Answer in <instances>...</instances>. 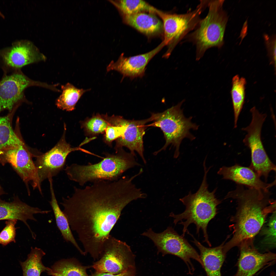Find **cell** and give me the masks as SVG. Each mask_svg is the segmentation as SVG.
<instances>
[{"instance_id":"6da1fadb","label":"cell","mask_w":276,"mask_h":276,"mask_svg":"<svg viewBox=\"0 0 276 276\" xmlns=\"http://www.w3.org/2000/svg\"><path fill=\"white\" fill-rule=\"evenodd\" d=\"M132 177L101 180L84 188L74 187L72 195L60 204L71 229L77 234L85 254L99 259L104 243L123 209L131 201L142 199L140 188Z\"/></svg>"},{"instance_id":"7a4b0ae2","label":"cell","mask_w":276,"mask_h":276,"mask_svg":"<svg viewBox=\"0 0 276 276\" xmlns=\"http://www.w3.org/2000/svg\"><path fill=\"white\" fill-rule=\"evenodd\" d=\"M269 190L248 187L238 185L225 198L236 200L237 207L232 219L233 236L224 245L228 252L242 242L253 240L264 224L268 215L276 211V202L271 198Z\"/></svg>"},{"instance_id":"3957f363","label":"cell","mask_w":276,"mask_h":276,"mask_svg":"<svg viewBox=\"0 0 276 276\" xmlns=\"http://www.w3.org/2000/svg\"><path fill=\"white\" fill-rule=\"evenodd\" d=\"M204 175L201 184L198 190L195 193L190 192L188 194L180 199L186 207L182 213L176 214L172 212L169 216L174 219L175 225L178 222L183 226L182 234L184 237L189 225L194 223L196 226V233L199 235L200 230L202 231L204 238V242L210 247L211 244L209 240L207 232L208 225L209 222L213 219L217 213V206L221 201L216 197V188L212 191L208 190L207 182V175L209 168L207 169L205 163H203Z\"/></svg>"},{"instance_id":"277c9868","label":"cell","mask_w":276,"mask_h":276,"mask_svg":"<svg viewBox=\"0 0 276 276\" xmlns=\"http://www.w3.org/2000/svg\"><path fill=\"white\" fill-rule=\"evenodd\" d=\"M116 153H105V157L98 163L85 165L72 164L66 167L65 172L70 180L83 186L89 182L117 180L128 170L142 166L136 159V156L130 152L121 148Z\"/></svg>"},{"instance_id":"5b68a950","label":"cell","mask_w":276,"mask_h":276,"mask_svg":"<svg viewBox=\"0 0 276 276\" xmlns=\"http://www.w3.org/2000/svg\"><path fill=\"white\" fill-rule=\"evenodd\" d=\"M224 1L209 0L207 15L200 20L195 30L187 36V40L196 46V61L202 58L208 49L219 48L223 45L228 19L222 9Z\"/></svg>"},{"instance_id":"8992f818","label":"cell","mask_w":276,"mask_h":276,"mask_svg":"<svg viewBox=\"0 0 276 276\" xmlns=\"http://www.w3.org/2000/svg\"><path fill=\"white\" fill-rule=\"evenodd\" d=\"M184 99L176 105L160 113H152L150 117L152 123L147 126L159 128L162 131L165 140L164 146L154 154L157 155L166 150L171 145L175 148L174 157L177 158L179 154V147L183 140L187 138L191 141L195 137L190 132L191 129L197 130L199 126L191 121L192 117L186 118L181 108L185 101Z\"/></svg>"},{"instance_id":"52a82bcc","label":"cell","mask_w":276,"mask_h":276,"mask_svg":"<svg viewBox=\"0 0 276 276\" xmlns=\"http://www.w3.org/2000/svg\"><path fill=\"white\" fill-rule=\"evenodd\" d=\"M208 1L200 0L194 10L183 14L168 13L158 10L156 14L162 21L164 40L169 47L163 57L168 59L174 48L190 31L195 29L201 19L200 16L208 7Z\"/></svg>"},{"instance_id":"ba28073f","label":"cell","mask_w":276,"mask_h":276,"mask_svg":"<svg viewBox=\"0 0 276 276\" xmlns=\"http://www.w3.org/2000/svg\"><path fill=\"white\" fill-rule=\"evenodd\" d=\"M250 111L252 115L251 122L242 129L247 133L243 142L250 150L251 162L249 167L260 177H263L266 181L270 173L276 171L275 165L268 155L261 138L262 128L267 115L260 112L255 107Z\"/></svg>"},{"instance_id":"9c48e42d","label":"cell","mask_w":276,"mask_h":276,"mask_svg":"<svg viewBox=\"0 0 276 276\" xmlns=\"http://www.w3.org/2000/svg\"><path fill=\"white\" fill-rule=\"evenodd\" d=\"M141 235L151 240L158 252L164 255H172L181 258L186 265L190 274H192L195 270L191 259L197 261L203 267L199 254L184 237L180 235L172 227H168L159 233L155 232L150 228Z\"/></svg>"},{"instance_id":"30bf717a","label":"cell","mask_w":276,"mask_h":276,"mask_svg":"<svg viewBox=\"0 0 276 276\" xmlns=\"http://www.w3.org/2000/svg\"><path fill=\"white\" fill-rule=\"evenodd\" d=\"M99 258L90 266L97 272L117 274L135 268L134 255L130 246L111 235L104 243Z\"/></svg>"},{"instance_id":"8fae6325","label":"cell","mask_w":276,"mask_h":276,"mask_svg":"<svg viewBox=\"0 0 276 276\" xmlns=\"http://www.w3.org/2000/svg\"><path fill=\"white\" fill-rule=\"evenodd\" d=\"M35 86L51 87V85L30 79L21 70L4 73L0 80V111L5 109L10 111L16 105L26 101L25 90Z\"/></svg>"},{"instance_id":"7c38bea8","label":"cell","mask_w":276,"mask_h":276,"mask_svg":"<svg viewBox=\"0 0 276 276\" xmlns=\"http://www.w3.org/2000/svg\"><path fill=\"white\" fill-rule=\"evenodd\" d=\"M66 128L61 139L57 144L46 152L34 155V162L40 182L56 175L63 168L68 155L71 152L80 151L91 154V153L78 147H72L65 140Z\"/></svg>"},{"instance_id":"4fadbf2b","label":"cell","mask_w":276,"mask_h":276,"mask_svg":"<svg viewBox=\"0 0 276 276\" xmlns=\"http://www.w3.org/2000/svg\"><path fill=\"white\" fill-rule=\"evenodd\" d=\"M34 155L24 143L5 151L1 157V161L2 159L3 162L12 165L26 184L29 194L30 192L28 184L30 183L34 189H37L42 194L41 183L33 160Z\"/></svg>"},{"instance_id":"5bb4252c","label":"cell","mask_w":276,"mask_h":276,"mask_svg":"<svg viewBox=\"0 0 276 276\" xmlns=\"http://www.w3.org/2000/svg\"><path fill=\"white\" fill-rule=\"evenodd\" d=\"M46 57L33 43L21 41L0 51V66L4 73L21 70L31 64L45 61Z\"/></svg>"},{"instance_id":"9a60e30c","label":"cell","mask_w":276,"mask_h":276,"mask_svg":"<svg viewBox=\"0 0 276 276\" xmlns=\"http://www.w3.org/2000/svg\"><path fill=\"white\" fill-rule=\"evenodd\" d=\"M238 247L240 253L236 265L237 270L233 276H253L275 262V253L270 251L260 253L254 246L253 240L243 241Z\"/></svg>"},{"instance_id":"2e32d148","label":"cell","mask_w":276,"mask_h":276,"mask_svg":"<svg viewBox=\"0 0 276 276\" xmlns=\"http://www.w3.org/2000/svg\"><path fill=\"white\" fill-rule=\"evenodd\" d=\"M165 46L162 42L157 47L146 53L129 57L122 54L114 62L112 61L107 67V72L112 70L117 71L122 75V82L125 77L131 80L145 75L146 67L150 61Z\"/></svg>"},{"instance_id":"e0dca14e","label":"cell","mask_w":276,"mask_h":276,"mask_svg":"<svg viewBox=\"0 0 276 276\" xmlns=\"http://www.w3.org/2000/svg\"><path fill=\"white\" fill-rule=\"evenodd\" d=\"M121 120L125 128L123 134L116 140V152L122 147H125L135 156V152H137L144 163L146 164V161L144 154L143 137L147 126L146 124L151 122V118L140 120H131L122 117Z\"/></svg>"},{"instance_id":"ac0fdd59","label":"cell","mask_w":276,"mask_h":276,"mask_svg":"<svg viewBox=\"0 0 276 276\" xmlns=\"http://www.w3.org/2000/svg\"><path fill=\"white\" fill-rule=\"evenodd\" d=\"M217 173L222 176L223 179L231 180L238 185L249 188L269 190L276 184L275 179L271 183L263 182L250 167L237 164L230 167L223 166L220 168Z\"/></svg>"},{"instance_id":"d6986e66","label":"cell","mask_w":276,"mask_h":276,"mask_svg":"<svg viewBox=\"0 0 276 276\" xmlns=\"http://www.w3.org/2000/svg\"><path fill=\"white\" fill-rule=\"evenodd\" d=\"M51 211L31 206L18 199L12 202L0 200V220H15L21 221L27 227L34 239H35L36 235L31 230L27 221L29 220L37 221L34 215L47 214Z\"/></svg>"},{"instance_id":"ffe728a7","label":"cell","mask_w":276,"mask_h":276,"mask_svg":"<svg viewBox=\"0 0 276 276\" xmlns=\"http://www.w3.org/2000/svg\"><path fill=\"white\" fill-rule=\"evenodd\" d=\"M192 242L199 249L203 267L207 276H222L221 269L226 253L224 249V242L218 246L208 248L202 245L193 235Z\"/></svg>"},{"instance_id":"44dd1931","label":"cell","mask_w":276,"mask_h":276,"mask_svg":"<svg viewBox=\"0 0 276 276\" xmlns=\"http://www.w3.org/2000/svg\"><path fill=\"white\" fill-rule=\"evenodd\" d=\"M155 14L142 12L124 15L125 22L140 32L148 35L157 34L163 30L162 22Z\"/></svg>"},{"instance_id":"7402d4cb","label":"cell","mask_w":276,"mask_h":276,"mask_svg":"<svg viewBox=\"0 0 276 276\" xmlns=\"http://www.w3.org/2000/svg\"><path fill=\"white\" fill-rule=\"evenodd\" d=\"M50 185L51 199L49 201L54 216L56 225L64 240L71 243L82 255H85L79 247L72 232L68 220L60 209L54 193L52 178L48 179Z\"/></svg>"},{"instance_id":"603a6c76","label":"cell","mask_w":276,"mask_h":276,"mask_svg":"<svg viewBox=\"0 0 276 276\" xmlns=\"http://www.w3.org/2000/svg\"><path fill=\"white\" fill-rule=\"evenodd\" d=\"M90 266L82 265L77 259L72 258L63 259L56 262L47 273L53 276H90L87 272Z\"/></svg>"},{"instance_id":"cb8c5ba5","label":"cell","mask_w":276,"mask_h":276,"mask_svg":"<svg viewBox=\"0 0 276 276\" xmlns=\"http://www.w3.org/2000/svg\"><path fill=\"white\" fill-rule=\"evenodd\" d=\"M61 88V94L56 100L55 105L58 108L67 111L74 110L83 94L91 89H79L69 83L62 85Z\"/></svg>"},{"instance_id":"d4e9b609","label":"cell","mask_w":276,"mask_h":276,"mask_svg":"<svg viewBox=\"0 0 276 276\" xmlns=\"http://www.w3.org/2000/svg\"><path fill=\"white\" fill-rule=\"evenodd\" d=\"M45 253L41 249L31 247V251L27 260L20 262L23 271V276H40L41 273L48 271L50 268L46 267L41 261Z\"/></svg>"},{"instance_id":"484cf974","label":"cell","mask_w":276,"mask_h":276,"mask_svg":"<svg viewBox=\"0 0 276 276\" xmlns=\"http://www.w3.org/2000/svg\"><path fill=\"white\" fill-rule=\"evenodd\" d=\"M23 143L13 130L9 117H0V156L7 150Z\"/></svg>"},{"instance_id":"4316f807","label":"cell","mask_w":276,"mask_h":276,"mask_svg":"<svg viewBox=\"0 0 276 276\" xmlns=\"http://www.w3.org/2000/svg\"><path fill=\"white\" fill-rule=\"evenodd\" d=\"M246 80L238 75L234 76L232 80L231 95L234 115V128L237 127L238 117L242 110L245 98Z\"/></svg>"},{"instance_id":"83f0119b","label":"cell","mask_w":276,"mask_h":276,"mask_svg":"<svg viewBox=\"0 0 276 276\" xmlns=\"http://www.w3.org/2000/svg\"><path fill=\"white\" fill-rule=\"evenodd\" d=\"M115 4L123 16L142 12L156 14L158 9L142 0H123L115 2Z\"/></svg>"},{"instance_id":"f1b7e54d","label":"cell","mask_w":276,"mask_h":276,"mask_svg":"<svg viewBox=\"0 0 276 276\" xmlns=\"http://www.w3.org/2000/svg\"><path fill=\"white\" fill-rule=\"evenodd\" d=\"M109 125L102 115L98 114L84 122L82 127L87 134L94 135L103 133Z\"/></svg>"},{"instance_id":"f546056e","label":"cell","mask_w":276,"mask_h":276,"mask_svg":"<svg viewBox=\"0 0 276 276\" xmlns=\"http://www.w3.org/2000/svg\"><path fill=\"white\" fill-rule=\"evenodd\" d=\"M276 211L272 213L267 226L263 229L261 233L264 236V243L269 246H276Z\"/></svg>"},{"instance_id":"4dcf8cb0","label":"cell","mask_w":276,"mask_h":276,"mask_svg":"<svg viewBox=\"0 0 276 276\" xmlns=\"http://www.w3.org/2000/svg\"><path fill=\"white\" fill-rule=\"evenodd\" d=\"M17 221L13 220L5 222V226L0 233V244L4 246L11 242H16L17 228L15 227V225Z\"/></svg>"},{"instance_id":"1f68e13d","label":"cell","mask_w":276,"mask_h":276,"mask_svg":"<svg viewBox=\"0 0 276 276\" xmlns=\"http://www.w3.org/2000/svg\"><path fill=\"white\" fill-rule=\"evenodd\" d=\"M134 268L129 269L124 272L117 274L95 271L90 276H134Z\"/></svg>"},{"instance_id":"d6a6232c","label":"cell","mask_w":276,"mask_h":276,"mask_svg":"<svg viewBox=\"0 0 276 276\" xmlns=\"http://www.w3.org/2000/svg\"><path fill=\"white\" fill-rule=\"evenodd\" d=\"M270 276H276L275 272L274 271H272L270 273Z\"/></svg>"},{"instance_id":"836d02e7","label":"cell","mask_w":276,"mask_h":276,"mask_svg":"<svg viewBox=\"0 0 276 276\" xmlns=\"http://www.w3.org/2000/svg\"><path fill=\"white\" fill-rule=\"evenodd\" d=\"M2 192V189L0 185V195L1 194Z\"/></svg>"}]
</instances>
